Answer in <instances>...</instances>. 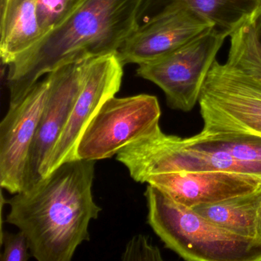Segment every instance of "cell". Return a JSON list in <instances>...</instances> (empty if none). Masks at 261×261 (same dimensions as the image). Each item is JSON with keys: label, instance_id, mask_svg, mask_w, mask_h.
<instances>
[{"label": "cell", "instance_id": "7c38bea8", "mask_svg": "<svg viewBox=\"0 0 261 261\" xmlns=\"http://www.w3.org/2000/svg\"><path fill=\"white\" fill-rule=\"evenodd\" d=\"M146 183L191 208L261 189L260 178L224 172H169L152 175Z\"/></svg>", "mask_w": 261, "mask_h": 261}, {"label": "cell", "instance_id": "8992f818", "mask_svg": "<svg viewBox=\"0 0 261 261\" xmlns=\"http://www.w3.org/2000/svg\"><path fill=\"white\" fill-rule=\"evenodd\" d=\"M158 99L149 94L111 97L91 119L76 149L80 160L111 158L160 126Z\"/></svg>", "mask_w": 261, "mask_h": 261}, {"label": "cell", "instance_id": "ba28073f", "mask_svg": "<svg viewBox=\"0 0 261 261\" xmlns=\"http://www.w3.org/2000/svg\"><path fill=\"white\" fill-rule=\"evenodd\" d=\"M123 66L117 54L87 62L79 96L65 128L44 165L42 178L65 162L77 160V143L85 128L100 107L120 91Z\"/></svg>", "mask_w": 261, "mask_h": 261}, {"label": "cell", "instance_id": "2e32d148", "mask_svg": "<svg viewBox=\"0 0 261 261\" xmlns=\"http://www.w3.org/2000/svg\"><path fill=\"white\" fill-rule=\"evenodd\" d=\"M85 0H38V18L42 36L63 23Z\"/></svg>", "mask_w": 261, "mask_h": 261}, {"label": "cell", "instance_id": "30bf717a", "mask_svg": "<svg viewBox=\"0 0 261 261\" xmlns=\"http://www.w3.org/2000/svg\"><path fill=\"white\" fill-rule=\"evenodd\" d=\"M88 61L67 64L48 74L49 88L32 145L27 189L42 178L44 165L65 128L79 96Z\"/></svg>", "mask_w": 261, "mask_h": 261}, {"label": "cell", "instance_id": "4fadbf2b", "mask_svg": "<svg viewBox=\"0 0 261 261\" xmlns=\"http://www.w3.org/2000/svg\"><path fill=\"white\" fill-rule=\"evenodd\" d=\"M261 9V0H143L138 27L180 10H192L215 30L230 36L249 23Z\"/></svg>", "mask_w": 261, "mask_h": 261}, {"label": "cell", "instance_id": "d6986e66", "mask_svg": "<svg viewBox=\"0 0 261 261\" xmlns=\"http://www.w3.org/2000/svg\"><path fill=\"white\" fill-rule=\"evenodd\" d=\"M250 23L253 29L255 39L261 47V9L253 16Z\"/></svg>", "mask_w": 261, "mask_h": 261}, {"label": "cell", "instance_id": "5bb4252c", "mask_svg": "<svg viewBox=\"0 0 261 261\" xmlns=\"http://www.w3.org/2000/svg\"><path fill=\"white\" fill-rule=\"evenodd\" d=\"M38 0H1L0 56L8 66L42 37Z\"/></svg>", "mask_w": 261, "mask_h": 261}, {"label": "cell", "instance_id": "7a4b0ae2", "mask_svg": "<svg viewBox=\"0 0 261 261\" xmlns=\"http://www.w3.org/2000/svg\"><path fill=\"white\" fill-rule=\"evenodd\" d=\"M143 0H85L63 22L8 65L10 107L62 65L117 54L138 27Z\"/></svg>", "mask_w": 261, "mask_h": 261}, {"label": "cell", "instance_id": "ffe728a7", "mask_svg": "<svg viewBox=\"0 0 261 261\" xmlns=\"http://www.w3.org/2000/svg\"><path fill=\"white\" fill-rule=\"evenodd\" d=\"M259 236L261 239V204L259 212Z\"/></svg>", "mask_w": 261, "mask_h": 261}, {"label": "cell", "instance_id": "9c48e42d", "mask_svg": "<svg viewBox=\"0 0 261 261\" xmlns=\"http://www.w3.org/2000/svg\"><path fill=\"white\" fill-rule=\"evenodd\" d=\"M48 74L10 107L0 123V185L15 195L28 187L32 145L49 88Z\"/></svg>", "mask_w": 261, "mask_h": 261}, {"label": "cell", "instance_id": "277c9868", "mask_svg": "<svg viewBox=\"0 0 261 261\" xmlns=\"http://www.w3.org/2000/svg\"><path fill=\"white\" fill-rule=\"evenodd\" d=\"M148 224L164 244L188 261H261V239L232 233L155 186L145 192Z\"/></svg>", "mask_w": 261, "mask_h": 261}, {"label": "cell", "instance_id": "e0dca14e", "mask_svg": "<svg viewBox=\"0 0 261 261\" xmlns=\"http://www.w3.org/2000/svg\"><path fill=\"white\" fill-rule=\"evenodd\" d=\"M121 259L127 261H162L161 251L150 242L148 237L143 234L133 237L122 253Z\"/></svg>", "mask_w": 261, "mask_h": 261}, {"label": "cell", "instance_id": "52a82bcc", "mask_svg": "<svg viewBox=\"0 0 261 261\" xmlns=\"http://www.w3.org/2000/svg\"><path fill=\"white\" fill-rule=\"evenodd\" d=\"M227 37L210 29L170 54L138 65L137 76L157 85L171 109L189 112L198 103L206 77Z\"/></svg>", "mask_w": 261, "mask_h": 261}, {"label": "cell", "instance_id": "9a60e30c", "mask_svg": "<svg viewBox=\"0 0 261 261\" xmlns=\"http://www.w3.org/2000/svg\"><path fill=\"white\" fill-rule=\"evenodd\" d=\"M261 189L212 204L192 207L195 212L217 225L249 238L259 236V212Z\"/></svg>", "mask_w": 261, "mask_h": 261}, {"label": "cell", "instance_id": "3957f363", "mask_svg": "<svg viewBox=\"0 0 261 261\" xmlns=\"http://www.w3.org/2000/svg\"><path fill=\"white\" fill-rule=\"evenodd\" d=\"M131 178L146 183L169 172H224L261 178V137L244 133H204L181 138L159 126L116 155Z\"/></svg>", "mask_w": 261, "mask_h": 261}, {"label": "cell", "instance_id": "6da1fadb", "mask_svg": "<svg viewBox=\"0 0 261 261\" xmlns=\"http://www.w3.org/2000/svg\"><path fill=\"white\" fill-rule=\"evenodd\" d=\"M94 160L65 162L6 203L7 221L22 230L39 261H70L90 241L89 224L101 207L93 197Z\"/></svg>", "mask_w": 261, "mask_h": 261}, {"label": "cell", "instance_id": "ac0fdd59", "mask_svg": "<svg viewBox=\"0 0 261 261\" xmlns=\"http://www.w3.org/2000/svg\"><path fill=\"white\" fill-rule=\"evenodd\" d=\"M2 244L4 245L2 261H27L31 257L30 244L25 233L19 230L18 233L2 232Z\"/></svg>", "mask_w": 261, "mask_h": 261}, {"label": "cell", "instance_id": "8fae6325", "mask_svg": "<svg viewBox=\"0 0 261 261\" xmlns=\"http://www.w3.org/2000/svg\"><path fill=\"white\" fill-rule=\"evenodd\" d=\"M213 28L189 10H180L139 25L122 44L117 56L123 65L158 60Z\"/></svg>", "mask_w": 261, "mask_h": 261}, {"label": "cell", "instance_id": "5b68a950", "mask_svg": "<svg viewBox=\"0 0 261 261\" xmlns=\"http://www.w3.org/2000/svg\"><path fill=\"white\" fill-rule=\"evenodd\" d=\"M198 103L204 133H244L261 137V66L214 62Z\"/></svg>", "mask_w": 261, "mask_h": 261}]
</instances>
